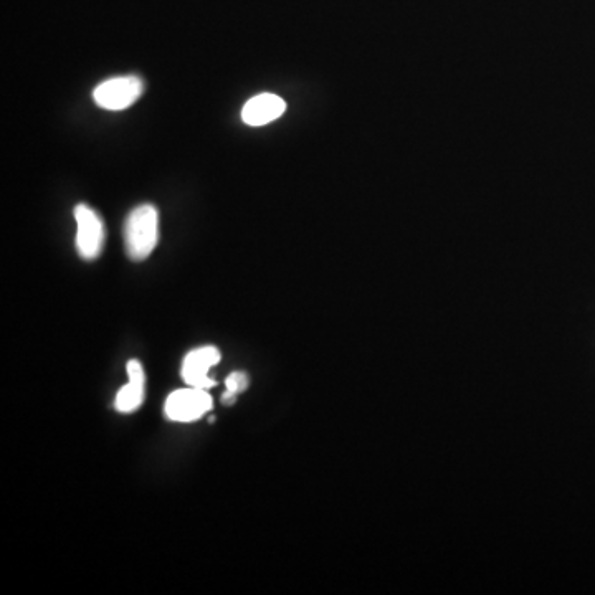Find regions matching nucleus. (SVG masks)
I'll return each mask as SVG.
<instances>
[{
	"label": "nucleus",
	"mask_w": 595,
	"mask_h": 595,
	"mask_svg": "<svg viewBox=\"0 0 595 595\" xmlns=\"http://www.w3.org/2000/svg\"><path fill=\"white\" fill-rule=\"evenodd\" d=\"M77 219V248L83 260H95L100 257L105 245V225L100 215L90 205L78 204L75 207Z\"/></svg>",
	"instance_id": "nucleus-4"
},
{
	"label": "nucleus",
	"mask_w": 595,
	"mask_h": 595,
	"mask_svg": "<svg viewBox=\"0 0 595 595\" xmlns=\"http://www.w3.org/2000/svg\"><path fill=\"white\" fill-rule=\"evenodd\" d=\"M143 91V80L134 75L110 78L96 86L93 100L103 110L123 111L133 106L141 98Z\"/></svg>",
	"instance_id": "nucleus-2"
},
{
	"label": "nucleus",
	"mask_w": 595,
	"mask_h": 595,
	"mask_svg": "<svg viewBox=\"0 0 595 595\" xmlns=\"http://www.w3.org/2000/svg\"><path fill=\"white\" fill-rule=\"evenodd\" d=\"M286 103L283 98L273 93H262V95L253 96L243 105L242 119L243 123L253 128L265 126L273 123L275 119L285 115Z\"/></svg>",
	"instance_id": "nucleus-6"
},
{
	"label": "nucleus",
	"mask_w": 595,
	"mask_h": 595,
	"mask_svg": "<svg viewBox=\"0 0 595 595\" xmlns=\"http://www.w3.org/2000/svg\"><path fill=\"white\" fill-rule=\"evenodd\" d=\"M212 407H214V402H212L209 392L189 386L187 389L174 391L171 396L167 397L164 412H166L167 419L187 424V422H196V420L202 419L207 412L212 410Z\"/></svg>",
	"instance_id": "nucleus-3"
},
{
	"label": "nucleus",
	"mask_w": 595,
	"mask_h": 595,
	"mask_svg": "<svg viewBox=\"0 0 595 595\" xmlns=\"http://www.w3.org/2000/svg\"><path fill=\"white\" fill-rule=\"evenodd\" d=\"M159 240L158 209L143 204L131 210L124 222V247L133 262H143L153 253Z\"/></svg>",
	"instance_id": "nucleus-1"
},
{
	"label": "nucleus",
	"mask_w": 595,
	"mask_h": 595,
	"mask_svg": "<svg viewBox=\"0 0 595 595\" xmlns=\"http://www.w3.org/2000/svg\"><path fill=\"white\" fill-rule=\"evenodd\" d=\"M220 351L214 346H204V348L194 349L187 354L182 362V377L187 386L197 387L209 391L210 387L215 386V381L209 377V371L220 362Z\"/></svg>",
	"instance_id": "nucleus-5"
},
{
	"label": "nucleus",
	"mask_w": 595,
	"mask_h": 595,
	"mask_svg": "<svg viewBox=\"0 0 595 595\" xmlns=\"http://www.w3.org/2000/svg\"><path fill=\"white\" fill-rule=\"evenodd\" d=\"M225 386H227V391L232 392V394H235V396H238V394H242V392L247 391L248 376L245 374V372H232V374L227 377Z\"/></svg>",
	"instance_id": "nucleus-8"
},
{
	"label": "nucleus",
	"mask_w": 595,
	"mask_h": 595,
	"mask_svg": "<svg viewBox=\"0 0 595 595\" xmlns=\"http://www.w3.org/2000/svg\"><path fill=\"white\" fill-rule=\"evenodd\" d=\"M128 386L121 387V391L116 396L115 407L118 412L123 414H131L134 410H138L144 402V386H146V376H144V369L141 362H128Z\"/></svg>",
	"instance_id": "nucleus-7"
},
{
	"label": "nucleus",
	"mask_w": 595,
	"mask_h": 595,
	"mask_svg": "<svg viewBox=\"0 0 595 595\" xmlns=\"http://www.w3.org/2000/svg\"><path fill=\"white\" fill-rule=\"evenodd\" d=\"M237 402V396L232 394V392L225 391L224 396H222V404L224 405H234Z\"/></svg>",
	"instance_id": "nucleus-9"
}]
</instances>
